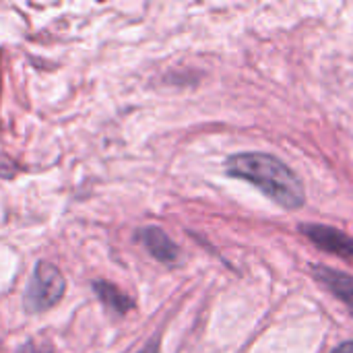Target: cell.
Returning <instances> with one entry per match:
<instances>
[{"label":"cell","instance_id":"8992f818","mask_svg":"<svg viewBox=\"0 0 353 353\" xmlns=\"http://www.w3.org/2000/svg\"><path fill=\"white\" fill-rule=\"evenodd\" d=\"M93 292L105 304V308L114 310L116 314H126L134 306V302L126 294H122L116 285H112L108 281H93Z\"/></svg>","mask_w":353,"mask_h":353},{"label":"cell","instance_id":"6da1fadb","mask_svg":"<svg viewBox=\"0 0 353 353\" xmlns=\"http://www.w3.org/2000/svg\"><path fill=\"white\" fill-rule=\"evenodd\" d=\"M230 176L246 180L263 190L279 207L296 211L304 207L306 192L298 174L269 153H236L228 159Z\"/></svg>","mask_w":353,"mask_h":353},{"label":"cell","instance_id":"52a82bcc","mask_svg":"<svg viewBox=\"0 0 353 353\" xmlns=\"http://www.w3.org/2000/svg\"><path fill=\"white\" fill-rule=\"evenodd\" d=\"M333 353H353V341H345V343H341L339 347H335Z\"/></svg>","mask_w":353,"mask_h":353},{"label":"cell","instance_id":"5b68a950","mask_svg":"<svg viewBox=\"0 0 353 353\" xmlns=\"http://www.w3.org/2000/svg\"><path fill=\"white\" fill-rule=\"evenodd\" d=\"M314 275L316 279L333 294L337 296L353 314V277L343 273V271H337V269H329V267H323V265H316L314 269Z\"/></svg>","mask_w":353,"mask_h":353},{"label":"cell","instance_id":"7a4b0ae2","mask_svg":"<svg viewBox=\"0 0 353 353\" xmlns=\"http://www.w3.org/2000/svg\"><path fill=\"white\" fill-rule=\"evenodd\" d=\"M66 292V281L60 269L52 263L39 261L23 296V306L29 314H41L56 306Z\"/></svg>","mask_w":353,"mask_h":353},{"label":"cell","instance_id":"3957f363","mask_svg":"<svg viewBox=\"0 0 353 353\" xmlns=\"http://www.w3.org/2000/svg\"><path fill=\"white\" fill-rule=\"evenodd\" d=\"M300 230L321 250L331 252L341 259H353V238L345 232L331 228V225H321V223H302Z\"/></svg>","mask_w":353,"mask_h":353},{"label":"cell","instance_id":"277c9868","mask_svg":"<svg viewBox=\"0 0 353 353\" xmlns=\"http://www.w3.org/2000/svg\"><path fill=\"white\" fill-rule=\"evenodd\" d=\"M137 240L147 248V252L163 265H176L180 261V248L176 242L159 228H143L137 234Z\"/></svg>","mask_w":353,"mask_h":353},{"label":"cell","instance_id":"ba28073f","mask_svg":"<svg viewBox=\"0 0 353 353\" xmlns=\"http://www.w3.org/2000/svg\"><path fill=\"white\" fill-rule=\"evenodd\" d=\"M19 353H46L43 350H39L37 345H33V343H25L21 350H19Z\"/></svg>","mask_w":353,"mask_h":353},{"label":"cell","instance_id":"9c48e42d","mask_svg":"<svg viewBox=\"0 0 353 353\" xmlns=\"http://www.w3.org/2000/svg\"><path fill=\"white\" fill-rule=\"evenodd\" d=\"M139 353H159V343L157 341H151V343H147Z\"/></svg>","mask_w":353,"mask_h":353}]
</instances>
